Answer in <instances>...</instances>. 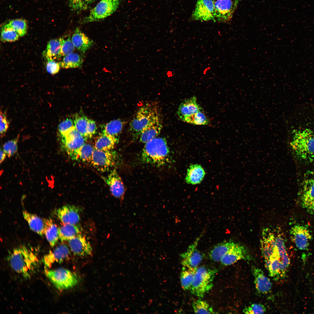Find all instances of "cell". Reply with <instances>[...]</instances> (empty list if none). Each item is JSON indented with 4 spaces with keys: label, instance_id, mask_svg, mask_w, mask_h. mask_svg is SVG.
Masks as SVG:
<instances>
[{
    "label": "cell",
    "instance_id": "cell-1",
    "mask_svg": "<svg viewBox=\"0 0 314 314\" xmlns=\"http://www.w3.org/2000/svg\"><path fill=\"white\" fill-rule=\"evenodd\" d=\"M7 260L15 272L26 279H30L35 273L39 264L37 256L24 245L13 249L8 256Z\"/></svg>",
    "mask_w": 314,
    "mask_h": 314
},
{
    "label": "cell",
    "instance_id": "cell-2",
    "mask_svg": "<svg viewBox=\"0 0 314 314\" xmlns=\"http://www.w3.org/2000/svg\"><path fill=\"white\" fill-rule=\"evenodd\" d=\"M169 150L165 138L156 137L145 143L141 153L143 162L157 167L165 165Z\"/></svg>",
    "mask_w": 314,
    "mask_h": 314
},
{
    "label": "cell",
    "instance_id": "cell-3",
    "mask_svg": "<svg viewBox=\"0 0 314 314\" xmlns=\"http://www.w3.org/2000/svg\"><path fill=\"white\" fill-rule=\"evenodd\" d=\"M290 144L300 159L310 161L314 159V132L310 129L294 130Z\"/></svg>",
    "mask_w": 314,
    "mask_h": 314
},
{
    "label": "cell",
    "instance_id": "cell-4",
    "mask_svg": "<svg viewBox=\"0 0 314 314\" xmlns=\"http://www.w3.org/2000/svg\"><path fill=\"white\" fill-rule=\"evenodd\" d=\"M160 117L158 107L154 103H148L141 107L130 123V131L133 140L139 138L142 131Z\"/></svg>",
    "mask_w": 314,
    "mask_h": 314
},
{
    "label": "cell",
    "instance_id": "cell-5",
    "mask_svg": "<svg viewBox=\"0 0 314 314\" xmlns=\"http://www.w3.org/2000/svg\"><path fill=\"white\" fill-rule=\"evenodd\" d=\"M216 272V270L204 266L199 267L189 290L191 293L198 297H203L212 289Z\"/></svg>",
    "mask_w": 314,
    "mask_h": 314
},
{
    "label": "cell",
    "instance_id": "cell-6",
    "mask_svg": "<svg viewBox=\"0 0 314 314\" xmlns=\"http://www.w3.org/2000/svg\"><path fill=\"white\" fill-rule=\"evenodd\" d=\"M44 273L54 286L60 291L73 287L78 281V277L75 274L63 268L49 270L46 267Z\"/></svg>",
    "mask_w": 314,
    "mask_h": 314
},
{
    "label": "cell",
    "instance_id": "cell-7",
    "mask_svg": "<svg viewBox=\"0 0 314 314\" xmlns=\"http://www.w3.org/2000/svg\"><path fill=\"white\" fill-rule=\"evenodd\" d=\"M60 136L63 146L68 154L73 160H78L81 150L87 139L74 127Z\"/></svg>",
    "mask_w": 314,
    "mask_h": 314
},
{
    "label": "cell",
    "instance_id": "cell-8",
    "mask_svg": "<svg viewBox=\"0 0 314 314\" xmlns=\"http://www.w3.org/2000/svg\"><path fill=\"white\" fill-rule=\"evenodd\" d=\"M118 156L116 151L112 150H102L94 149L91 163L98 171H108L118 163Z\"/></svg>",
    "mask_w": 314,
    "mask_h": 314
},
{
    "label": "cell",
    "instance_id": "cell-9",
    "mask_svg": "<svg viewBox=\"0 0 314 314\" xmlns=\"http://www.w3.org/2000/svg\"><path fill=\"white\" fill-rule=\"evenodd\" d=\"M119 0H101L84 19V23L98 21L110 15L117 9Z\"/></svg>",
    "mask_w": 314,
    "mask_h": 314
},
{
    "label": "cell",
    "instance_id": "cell-10",
    "mask_svg": "<svg viewBox=\"0 0 314 314\" xmlns=\"http://www.w3.org/2000/svg\"><path fill=\"white\" fill-rule=\"evenodd\" d=\"M301 200L304 209L309 213H314V172H309L304 179Z\"/></svg>",
    "mask_w": 314,
    "mask_h": 314
},
{
    "label": "cell",
    "instance_id": "cell-11",
    "mask_svg": "<svg viewBox=\"0 0 314 314\" xmlns=\"http://www.w3.org/2000/svg\"><path fill=\"white\" fill-rule=\"evenodd\" d=\"M201 236L197 238L189 246L186 251L181 254L183 267L194 270L197 269L199 267L202 260L203 255L197 247Z\"/></svg>",
    "mask_w": 314,
    "mask_h": 314
},
{
    "label": "cell",
    "instance_id": "cell-12",
    "mask_svg": "<svg viewBox=\"0 0 314 314\" xmlns=\"http://www.w3.org/2000/svg\"><path fill=\"white\" fill-rule=\"evenodd\" d=\"M215 5L213 0H197L192 15L193 20L200 21L215 20Z\"/></svg>",
    "mask_w": 314,
    "mask_h": 314
},
{
    "label": "cell",
    "instance_id": "cell-13",
    "mask_svg": "<svg viewBox=\"0 0 314 314\" xmlns=\"http://www.w3.org/2000/svg\"><path fill=\"white\" fill-rule=\"evenodd\" d=\"M251 258L248 250L245 247L236 243L223 256L220 262L223 265L228 266L233 264L240 260L250 261Z\"/></svg>",
    "mask_w": 314,
    "mask_h": 314
},
{
    "label": "cell",
    "instance_id": "cell-14",
    "mask_svg": "<svg viewBox=\"0 0 314 314\" xmlns=\"http://www.w3.org/2000/svg\"><path fill=\"white\" fill-rule=\"evenodd\" d=\"M109 187L112 195L122 201L124 198L125 189L122 180L115 169L111 170L106 176L103 177Z\"/></svg>",
    "mask_w": 314,
    "mask_h": 314
},
{
    "label": "cell",
    "instance_id": "cell-15",
    "mask_svg": "<svg viewBox=\"0 0 314 314\" xmlns=\"http://www.w3.org/2000/svg\"><path fill=\"white\" fill-rule=\"evenodd\" d=\"M70 254L69 247L66 245L62 244L45 255L42 258V261L45 267L49 268L55 263H62L68 258Z\"/></svg>",
    "mask_w": 314,
    "mask_h": 314
},
{
    "label": "cell",
    "instance_id": "cell-16",
    "mask_svg": "<svg viewBox=\"0 0 314 314\" xmlns=\"http://www.w3.org/2000/svg\"><path fill=\"white\" fill-rule=\"evenodd\" d=\"M214 5L215 20L223 22L229 21L236 9L235 3L232 0H217Z\"/></svg>",
    "mask_w": 314,
    "mask_h": 314
},
{
    "label": "cell",
    "instance_id": "cell-17",
    "mask_svg": "<svg viewBox=\"0 0 314 314\" xmlns=\"http://www.w3.org/2000/svg\"><path fill=\"white\" fill-rule=\"evenodd\" d=\"M79 208L74 205H65L58 208L56 215L63 224H76L80 220Z\"/></svg>",
    "mask_w": 314,
    "mask_h": 314
},
{
    "label": "cell",
    "instance_id": "cell-18",
    "mask_svg": "<svg viewBox=\"0 0 314 314\" xmlns=\"http://www.w3.org/2000/svg\"><path fill=\"white\" fill-rule=\"evenodd\" d=\"M290 233L292 240L299 249L305 250L307 249L312 236L306 228L300 225H294L291 228Z\"/></svg>",
    "mask_w": 314,
    "mask_h": 314
},
{
    "label": "cell",
    "instance_id": "cell-19",
    "mask_svg": "<svg viewBox=\"0 0 314 314\" xmlns=\"http://www.w3.org/2000/svg\"><path fill=\"white\" fill-rule=\"evenodd\" d=\"M260 243L261 251L266 266L273 253L276 246V237L268 229H265L263 230Z\"/></svg>",
    "mask_w": 314,
    "mask_h": 314
},
{
    "label": "cell",
    "instance_id": "cell-20",
    "mask_svg": "<svg viewBox=\"0 0 314 314\" xmlns=\"http://www.w3.org/2000/svg\"><path fill=\"white\" fill-rule=\"evenodd\" d=\"M71 251L75 255L85 256L90 255L92 248L85 237L79 234L68 240Z\"/></svg>",
    "mask_w": 314,
    "mask_h": 314
},
{
    "label": "cell",
    "instance_id": "cell-21",
    "mask_svg": "<svg viewBox=\"0 0 314 314\" xmlns=\"http://www.w3.org/2000/svg\"><path fill=\"white\" fill-rule=\"evenodd\" d=\"M251 272L254 277V283L257 291L263 294L269 292L272 289V283L263 270L253 266L251 267Z\"/></svg>",
    "mask_w": 314,
    "mask_h": 314
},
{
    "label": "cell",
    "instance_id": "cell-22",
    "mask_svg": "<svg viewBox=\"0 0 314 314\" xmlns=\"http://www.w3.org/2000/svg\"><path fill=\"white\" fill-rule=\"evenodd\" d=\"M202 108L199 106L195 96H193L182 102L177 111V115L182 121L195 114Z\"/></svg>",
    "mask_w": 314,
    "mask_h": 314
},
{
    "label": "cell",
    "instance_id": "cell-23",
    "mask_svg": "<svg viewBox=\"0 0 314 314\" xmlns=\"http://www.w3.org/2000/svg\"><path fill=\"white\" fill-rule=\"evenodd\" d=\"M162 124L160 117L146 128L141 133L139 138L140 142L145 143L156 137L160 132Z\"/></svg>",
    "mask_w": 314,
    "mask_h": 314
},
{
    "label": "cell",
    "instance_id": "cell-24",
    "mask_svg": "<svg viewBox=\"0 0 314 314\" xmlns=\"http://www.w3.org/2000/svg\"><path fill=\"white\" fill-rule=\"evenodd\" d=\"M71 40L75 47L82 53H85L93 44V41L78 28L75 30Z\"/></svg>",
    "mask_w": 314,
    "mask_h": 314
},
{
    "label": "cell",
    "instance_id": "cell-25",
    "mask_svg": "<svg viewBox=\"0 0 314 314\" xmlns=\"http://www.w3.org/2000/svg\"><path fill=\"white\" fill-rule=\"evenodd\" d=\"M206 173L201 166L197 164L191 165L187 170L185 178L188 184L195 185L201 183L203 180Z\"/></svg>",
    "mask_w": 314,
    "mask_h": 314
},
{
    "label": "cell",
    "instance_id": "cell-26",
    "mask_svg": "<svg viewBox=\"0 0 314 314\" xmlns=\"http://www.w3.org/2000/svg\"><path fill=\"white\" fill-rule=\"evenodd\" d=\"M118 140V138L102 132L95 140L94 147L97 150H112Z\"/></svg>",
    "mask_w": 314,
    "mask_h": 314
},
{
    "label": "cell",
    "instance_id": "cell-27",
    "mask_svg": "<svg viewBox=\"0 0 314 314\" xmlns=\"http://www.w3.org/2000/svg\"><path fill=\"white\" fill-rule=\"evenodd\" d=\"M235 244L233 241H229L216 245L209 252L210 258L215 262H220L223 256Z\"/></svg>",
    "mask_w": 314,
    "mask_h": 314
},
{
    "label": "cell",
    "instance_id": "cell-28",
    "mask_svg": "<svg viewBox=\"0 0 314 314\" xmlns=\"http://www.w3.org/2000/svg\"><path fill=\"white\" fill-rule=\"evenodd\" d=\"M23 215L32 231L41 236L44 234V219L26 210L23 211Z\"/></svg>",
    "mask_w": 314,
    "mask_h": 314
},
{
    "label": "cell",
    "instance_id": "cell-29",
    "mask_svg": "<svg viewBox=\"0 0 314 314\" xmlns=\"http://www.w3.org/2000/svg\"><path fill=\"white\" fill-rule=\"evenodd\" d=\"M44 234L50 245L53 247L59 239L58 228L51 219H44Z\"/></svg>",
    "mask_w": 314,
    "mask_h": 314
},
{
    "label": "cell",
    "instance_id": "cell-30",
    "mask_svg": "<svg viewBox=\"0 0 314 314\" xmlns=\"http://www.w3.org/2000/svg\"><path fill=\"white\" fill-rule=\"evenodd\" d=\"M277 246L281 262V275L283 277L290 264V260L287 253L284 241L279 235L276 237Z\"/></svg>",
    "mask_w": 314,
    "mask_h": 314
},
{
    "label": "cell",
    "instance_id": "cell-31",
    "mask_svg": "<svg viewBox=\"0 0 314 314\" xmlns=\"http://www.w3.org/2000/svg\"><path fill=\"white\" fill-rule=\"evenodd\" d=\"M265 267L268 271L270 276L271 277L277 278L280 276L281 260L276 245L274 252Z\"/></svg>",
    "mask_w": 314,
    "mask_h": 314
},
{
    "label": "cell",
    "instance_id": "cell-32",
    "mask_svg": "<svg viewBox=\"0 0 314 314\" xmlns=\"http://www.w3.org/2000/svg\"><path fill=\"white\" fill-rule=\"evenodd\" d=\"M81 228L76 224H63L58 228L59 239L62 241L69 240L80 234Z\"/></svg>",
    "mask_w": 314,
    "mask_h": 314
},
{
    "label": "cell",
    "instance_id": "cell-33",
    "mask_svg": "<svg viewBox=\"0 0 314 314\" xmlns=\"http://www.w3.org/2000/svg\"><path fill=\"white\" fill-rule=\"evenodd\" d=\"M61 46L60 38L50 40L48 42L44 55L47 60H54L60 58Z\"/></svg>",
    "mask_w": 314,
    "mask_h": 314
},
{
    "label": "cell",
    "instance_id": "cell-34",
    "mask_svg": "<svg viewBox=\"0 0 314 314\" xmlns=\"http://www.w3.org/2000/svg\"><path fill=\"white\" fill-rule=\"evenodd\" d=\"M83 61L82 57L79 54L72 53L64 56L59 63L60 66L67 69L81 67Z\"/></svg>",
    "mask_w": 314,
    "mask_h": 314
},
{
    "label": "cell",
    "instance_id": "cell-35",
    "mask_svg": "<svg viewBox=\"0 0 314 314\" xmlns=\"http://www.w3.org/2000/svg\"><path fill=\"white\" fill-rule=\"evenodd\" d=\"M196 270L183 267L180 274V280L181 286L184 290H190Z\"/></svg>",
    "mask_w": 314,
    "mask_h": 314
},
{
    "label": "cell",
    "instance_id": "cell-36",
    "mask_svg": "<svg viewBox=\"0 0 314 314\" xmlns=\"http://www.w3.org/2000/svg\"><path fill=\"white\" fill-rule=\"evenodd\" d=\"M124 124L123 122L119 119L111 121L105 125L102 132L118 138Z\"/></svg>",
    "mask_w": 314,
    "mask_h": 314
},
{
    "label": "cell",
    "instance_id": "cell-37",
    "mask_svg": "<svg viewBox=\"0 0 314 314\" xmlns=\"http://www.w3.org/2000/svg\"><path fill=\"white\" fill-rule=\"evenodd\" d=\"M192 306L194 312L195 313H216L213 308L206 301L200 299L193 301Z\"/></svg>",
    "mask_w": 314,
    "mask_h": 314
},
{
    "label": "cell",
    "instance_id": "cell-38",
    "mask_svg": "<svg viewBox=\"0 0 314 314\" xmlns=\"http://www.w3.org/2000/svg\"><path fill=\"white\" fill-rule=\"evenodd\" d=\"M184 122L196 125H207L209 120L201 108L197 113L187 118Z\"/></svg>",
    "mask_w": 314,
    "mask_h": 314
},
{
    "label": "cell",
    "instance_id": "cell-39",
    "mask_svg": "<svg viewBox=\"0 0 314 314\" xmlns=\"http://www.w3.org/2000/svg\"><path fill=\"white\" fill-rule=\"evenodd\" d=\"M15 30L19 37H22L26 33L27 26L25 20L22 19H15L11 20L6 24Z\"/></svg>",
    "mask_w": 314,
    "mask_h": 314
},
{
    "label": "cell",
    "instance_id": "cell-40",
    "mask_svg": "<svg viewBox=\"0 0 314 314\" xmlns=\"http://www.w3.org/2000/svg\"><path fill=\"white\" fill-rule=\"evenodd\" d=\"M19 37L17 33L7 24L2 27L1 31V39L2 41H15L18 39Z\"/></svg>",
    "mask_w": 314,
    "mask_h": 314
},
{
    "label": "cell",
    "instance_id": "cell-41",
    "mask_svg": "<svg viewBox=\"0 0 314 314\" xmlns=\"http://www.w3.org/2000/svg\"><path fill=\"white\" fill-rule=\"evenodd\" d=\"M88 119L86 116H79L76 117L74 121L75 129L86 139L88 138L87 129Z\"/></svg>",
    "mask_w": 314,
    "mask_h": 314
},
{
    "label": "cell",
    "instance_id": "cell-42",
    "mask_svg": "<svg viewBox=\"0 0 314 314\" xmlns=\"http://www.w3.org/2000/svg\"><path fill=\"white\" fill-rule=\"evenodd\" d=\"M61 46L60 54V58L65 56L73 52L75 47L70 37L66 39L60 38Z\"/></svg>",
    "mask_w": 314,
    "mask_h": 314
},
{
    "label": "cell",
    "instance_id": "cell-43",
    "mask_svg": "<svg viewBox=\"0 0 314 314\" xmlns=\"http://www.w3.org/2000/svg\"><path fill=\"white\" fill-rule=\"evenodd\" d=\"M94 149L91 144L85 143L81 150L79 159L83 162H90Z\"/></svg>",
    "mask_w": 314,
    "mask_h": 314
},
{
    "label": "cell",
    "instance_id": "cell-44",
    "mask_svg": "<svg viewBox=\"0 0 314 314\" xmlns=\"http://www.w3.org/2000/svg\"><path fill=\"white\" fill-rule=\"evenodd\" d=\"M18 138L9 140L3 144V150L8 157L11 156L17 152Z\"/></svg>",
    "mask_w": 314,
    "mask_h": 314
},
{
    "label": "cell",
    "instance_id": "cell-45",
    "mask_svg": "<svg viewBox=\"0 0 314 314\" xmlns=\"http://www.w3.org/2000/svg\"><path fill=\"white\" fill-rule=\"evenodd\" d=\"M72 9L81 11L86 9L93 0H68Z\"/></svg>",
    "mask_w": 314,
    "mask_h": 314
},
{
    "label": "cell",
    "instance_id": "cell-46",
    "mask_svg": "<svg viewBox=\"0 0 314 314\" xmlns=\"http://www.w3.org/2000/svg\"><path fill=\"white\" fill-rule=\"evenodd\" d=\"M265 307L263 304L254 303L245 307L243 312L247 314H263L266 312Z\"/></svg>",
    "mask_w": 314,
    "mask_h": 314
},
{
    "label": "cell",
    "instance_id": "cell-47",
    "mask_svg": "<svg viewBox=\"0 0 314 314\" xmlns=\"http://www.w3.org/2000/svg\"><path fill=\"white\" fill-rule=\"evenodd\" d=\"M74 121L69 118H67L61 122L58 126V131L60 135H62L74 127Z\"/></svg>",
    "mask_w": 314,
    "mask_h": 314
},
{
    "label": "cell",
    "instance_id": "cell-48",
    "mask_svg": "<svg viewBox=\"0 0 314 314\" xmlns=\"http://www.w3.org/2000/svg\"><path fill=\"white\" fill-rule=\"evenodd\" d=\"M0 133L1 137L6 133L9 126V123L8 120L5 112L0 111Z\"/></svg>",
    "mask_w": 314,
    "mask_h": 314
},
{
    "label": "cell",
    "instance_id": "cell-49",
    "mask_svg": "<svg viewBox=\"0 0 314 314\" xmlns=\"http://www.w3.org/2000/svg\"><path fill=\"white\" fill-rule=\"evenodd\" d=\"M60 67L59 63L56 62L55 60H47L46 69L49 74H57L59 72Z\"/></svg>",
    "mask_w": 314,
    "mask_h": 314
},
{
    "label": "cell",
    "instance_id": "cell-50",
    "mask_svg": "<svg viewBox=\"0 0 314 314\" xmlns=\"http://www.w3.org/2000/svg\"><path fill=\"white\" fill-rule=\"evenodd\" d=\"M97 128L96 123L94 121L89 119L87 127L88 138H90L94 135L97 130Z\"/></svg>",
    "mask_w": 314,
    "mask_h": 314
},
{
    "label": "cell",
    "instance_id": "cell-51",
    "mask_svg": "<svg viewBox=\"0 0 314 314\" xmlns=\"http://www.w3.org/2000/svg\"><path fill=\"white\" fill-rule=\"evenodd\" d=\"M6 154L5 152L3 151V150H2L1 149L0 150V163H1L2 162L4 159H5Z\"/></svg>",
    "mask_w": 314,
    "mask_h": 314
},
{
    "label": "cell",
    "instance_id": "cell-52",
    "mask_svg": "<svg viewBox=\"0 0 314 314\" xmlns=\"http://www.w3.org/2000/svg\"><path fill=\"white\" fill-rule=\"evenodd\" d=\"M239 0H235V8L237 7Z\"/></svg>",
    "mask_w": 314,
    "mask_h": 314
}]
</instances>
